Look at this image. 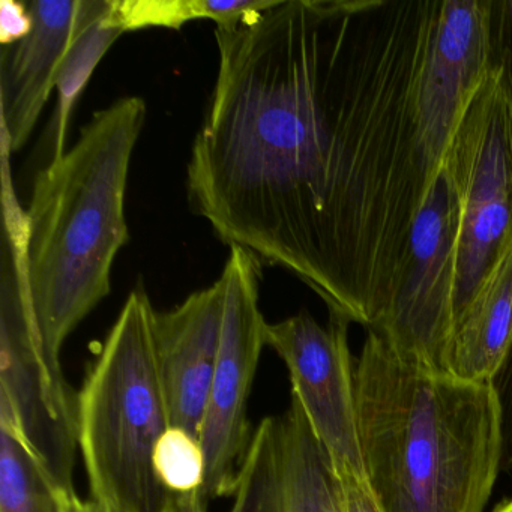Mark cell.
<instances>
[{
	"instance_id": "1",
	"label": "cell",
	"mask_w": 512,
	"mask_h": 512,
	"mask_svg": "<svg viewBox=\"0 0 512 512\" xmlns=\"http://www.w3.org/2000/svg\"><path fill=\"white\" fill-rule=\"evenodd\" d=\"M188 199L229 247L374 328L490 67L476 2L275 0L215 29Z\"/></svg>"
},
{
	"instance_id": "2",
	"label": "cell",
	"mask_w": 512,
	"mask_h": 512,
	"mask_svg": "<svg viewBox=\"0 0 512 512\" xmlns=\"http://www.w3.org/2000/svg\"><path fill=\"white\" fill-rule=\"evenodd\" d=\"M355 391L365 475L382 512H484L502 472L493 383L422 367L368 329Z\"/></svg>"
},
{
	"instance_id": "3",
	"label": "cell",
	"mask_w": 512,
	"mask_h": 512,
	"mask_svg": "<svg viewBox=\"0 0 512 512\" xmlns=\"http://www.w3.org/2000/svg\"><path fill=\"white\" fill-rule=\"evenodd\" d=\"M146 103L125 97L92 116L76 145L38 175L26 214L25 271L47 361L61 368L71 332L109 296L130 241L125 194Z\"/></svg>"
},
{
	"instance_id": "4",
	"label": "cell",
	"mask_w": 512,
	"mask_h": 512,
	"mask_svg": "<svg viewBox=\"0 0 512 512\" xmlns=\"http://www.w3.org/2000/svg\"><path fill=\"white\" fill-rule=\"evenodd\" d=\"M155 313L145 290L128 295L77 394V439L92 500L113 512H175L154 469L155 448L172 427Z\"/></svg>"
},
{
	"instance_id": "5",
	"label": "cell",
	"mask_w": 512,
	"mask_h": 512,
	"mask_svg": "<svg viewBox=\"0 0 512 512\" xmlns=\"http://www.w3.org/2000/svg\"><path fill=\"white\" fill-rule=\"evenodd\" d=\"M445 161L460 200L455 328L512 250V83L491 56L490 67L455 128Z\"/></svg>"
},
{
	"instance_id": "6",
	"label": "cell",
	"mask_w": 512,
	"mask_h": 512,
	"mask_svg": "<svg viewBox=\"0 0 512 512\" xmlns=\"http://www.w3.org/2000/svg\"><path fill=\"white\" fill-rule=\"evenodd\" d=\"M25 223L4 221L0 296V424L13 428L62 493L74 490L77 394L47 361L25 271Z\"/></svg>"
},
{
	"instance_id": "7",
	"label": "cell",
	"mask_w": 512,
	"mask_h": 512,
	"mask_svg": "<svg viewBox=\"0 0 512 512\" xmlns=\"http://www.w3.org/2000/svg\"><path fill=\"white\" fill-rule=\"evenodd\" d=\"M458 233L460 200L443 160L410 230L388 308L370 329L404 358L434 371H443L454 331Z\"/></svg>"
},
{
	"instance_id": "8",
	"label": "cell",
	"mask_w": 512,
	"mask_h": 512,
	"mask_svg": "<svg viewBox=\"0 0 512 512\" xmlns=\"http://www.w3.org/2000/svg\"><path fill=\"white\" fill-rule=\"evenodd\" d=\"M262 262L250 251L230 247L220 280L224 284V322L220 356L203 419L206 476L203 505L233 496L239 470L250 446L247 406L266 325L259 308Z\"/></svg>"
},
{
	"instance_id": "9",
	"label": "cell",
	"mask_w": 512,
	"mask_h": 512,
	"mask_svg": "<svg viewBox=\"0 0 512 512\" xmlns=\"http://www.w3.org/2000/svg\"><path fill=\"white\" fill-rule=\"evenodd\" d=\"M350 320L329 310L328 325L307 311L266 325V346L283 359L292 398L301 404L335 475L364 479L356 410L355 361L349 349Z\"/></svg>"
},
{
	"instance_id": "10",
	"label": "cell",
	"mask_w": 512,
	"mask_h": 512,
	"mask_svg": "<svg viewBox=\"0 0 512 512\" xmlns=\"http://www.w3.org/2000/svg\"><path fill=\"white\" fill-rule=\"evenodd\" d=\"M112 0L28 2V37L2 50L0 109L2 143L13 152L28 142L56 89L59 71L83 29L109 11Z\"/></svg>"
},
{
	"instance_id": "11",
	"label": "cell",
	"mask_w": 512,
	"mask_h": 512,
	"mask_svg": "<svg viewBox=\"0 0 512 512\" xmlns=\"http://www.w3.org/2000/svg\"><path fill=\"white\" fill-rule=\"evenodd\" d=\"M223 322L224 284L220 278L173 310L155 313V355L170 422L197 439L217 370Z\"/></svg>"
},
{
	"instance_id": "12",
	"label": "cell",
	"mask_w": 512,
	"mask_h": 512,
	"mask_svg": "<svg viewBox=\"0 0 512 512\" xmlns=\"http://www.w3.org/2000/svg\"><path fill=\"white\" fill-rule=\"evenodd\" d=\"M512 344V250L458 319L443 371L455 379L493 383Z\"/></svg>"
},
{
	"instance_id": "13",
	"label": "cell",
	"mask_w": 512,
	"mask_h": 512,
	"mask_svg": "<svg viewBox=\"0 0 512 512\" xmlns=\"http://www.w3.org/2000/svg\"><path fill=\"white\" fill-rule=\"evenodd\" d=\"M283 512H344L340 482L301 404L280 418Z\"/></svg>"
},
{
	"instance_id": "14",
	"label": "cell",
	"mask_w": 512,
	"mask_h": 512,
	"mask_svg": "<svg viewBox=\"0 0 512 512\" xmlns=\"http://www.w3.org/2000/svg\"><path fill=\"white\" fill-rule=\"evenodd\" d=\"M274 4L275 0H112V19L124 32L181 29L199 19L212 20L217 28H233Z\"/></svg>"
},
{
	"instance_id": "15",
	"label": "cell",
	"mask_w": 512,
	"mask_h": 512,
	"mask_svg": "<svg viewBox=\"0 0 512 512\" xmlns=\"http://www.w3.org/2000/svg\"><path fill=\"white\" fill-rule=\"evenodd\" d=\"M124 34L125 32L113 22L112 4H110L109 11L91 23L88 28L83 29L71 46L56 82L58 104H56L52 130H50L52 133L50 134V145H52L50 161L58 160L65 154V137H67L68 124H70L74 106L83 89L88 85L92 74L100 65L101 59Z\"/></svg>"
},
{
	"instance_id": "16",
	"label": "cell",
	"mask_w": 512,
	"mask_h": 512,
	"mask_svg": "<svg viewBox=\"0 0 512 512\" xmlns=\"http://www.w3.org/2000/svg\"><path fill=\"white\" fill-rule=\"evenodd\" d=\"M0 512H65L62 491L5 424H0Z\"/></svg>"
},
{
	"instance_id": "17",
	"label": "cell",
	"mask_w": 512,
	"mask_h": 512,
	"mask_svg": "<svg viewBox=\"0 0 512 512\" xmlns=\"http://www.w3.org/2000/svg\"><path fill=\"white\" fill-rule=\"evenodd\" d=\"M230 512H283L280 418H265L251 437Z\"/></svg>"
},
{
	"instance_id": "18",
	"label": "cell",
	"mask_w": 512,
	"mask_h": 512,
	"mask_svg": "<svg viewBox=\"0 0 512 512\" xmlns=\"http://www.w3.org/2000/svg\"><path fill=\"white\" fill-rule=\"evenodd\" d=\"M491 58L505 68L512 83V0H491Z\"/></svg>"
},
{
	"instance_id": "19",
	"label": "cell",
	"mask_w": 512,
	"mask_h": 512,
	"mask_svg": "<svg viewBox=\"0 0 512 512\" xmlns=\"http://www.w3.org/2000/svg\"><path fill=\"white\" fill-rule=\"evenodd\" d=\"M502 415V472L512 475V344L505 362L493 380Z\"/></svg>"
},
{
	"instance_id": "20",
	"label": "cell",
	"mask_w": 512,
	"mask_h": 512,
	"mask_svg": "<svg viewBox=\"0 0 512 512\" xmlns=\"http://www.w3.org/2000/svg\"><path fill=\"white\" fill-rule=\"evenodd\" d=\"M31 29L32 17L28 5L16 0L0 2V43L4 47L19 43L28 37Z\"/></svg>"
},
{
	"instance_id": "21",
	"label": "cell",
	"mask_w": 512,
	"mask_h": 512,
	"mask_svg": "<svg viewBox=\"0 0 512 512\" xmlns=\"http://www.w3.org/2000/svg\"><path fill=\"white\" fill-rule=\"evenodd\" d=\"M338 482L344 512H382L368 481L353 476H341Z\"/></svg>"
},
{
	"instance_id": "22",
	"label": "cell",
	"mask_w": 512,
	"mask_h": 512,
	"mask_svg": "<svg viewBox=\"0 0 512 512\" xmlns=\"http://www.w3.org/2000/svg\"><path fill=\"white\" fill-rule=\"evenodd\" d=\"M65 512H113L95 500H83L76 493H62Z\"/></svg>"
},
{
	"instance_id": "23",
	"label": "cell",
	"mask_w": 512,
	"mask_h": 512,
	"mask_svg": "<svg viewBox=\"0 0 512 512\" xmlns=\"http://www.w3.org/2000/svg\"><path fill=\"white\" fill-rule=\"evenodd\" d=\"M493 512H512V497L511 499L505 500L502 505L497 506Z\"/></svg>"
}]
</instances>
